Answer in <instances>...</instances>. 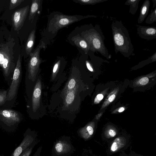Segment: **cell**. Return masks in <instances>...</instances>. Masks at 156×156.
<instances>
[{
  "mask_svg": "<svg viewBox=\"0 0 156 156\" xmlns=\"http://www.w3.org/2000/svg\"><path fill=\"white\" fill-rule=\"evenodd\" d=\"M111 28L115 53L119 52L126 58L134 55V49L128 31L122 21H113Z\"/></svg>",
  "mask_w": 156,
  "mask_h": 156,
  "instance_id": "1",
  "label": "cell"
},
{
  "mask_svg": "<svg viewBox=\"0 0 156 156\" xmlns=\"http://www.w3.org/2000/svg\"><path fill=\"white\" fill-rule=\"evenodd\" d=\"M81 37L88 43L90 51L98 52L107 59L111 57L104 43L105 37L98 24L95 27L90 26L89 28L81 33Z\"/></svg>",
  "mask_w": 156,
  "mask_h": 156,
  "instance_id": "2",
  "label": "cell"
},
{
  "mask_svg": "<svg viewBox=\"0 0 156 156\" xmlns=\"http://www.w3.org/2000/svg\"><path fill=\"white\" fill-rule=\"evenodd\" d=\"M22 76L21 60L19 54L14 70L12 81L8 89L6 102L4 107L11 108L14 105L17 98L18 88Z\"/></svg>",
  "mask_w": 156,
  "mask_h": 156,
  "instance_id": "3",
  "label": "cell"
},
{
  "mask_svg": "<svg viewBox=\"0 0 156 156\" xmlns=\"http://www.w3.org/2000/svg\"><path fill=\"white\" fill-rule=\"evenodd\" d=\"M96 17L94 15H88L84 16L76 15L68 16L64 14H56L49 21L48 30L52 33H54L62 28L83 19Z\"/></svg>",
  "mask_w": 156,
  "mask_h": 156,
  "instance_id": "4",
  "label": "cell"
},
{
  "mask_svg": "<svg viewBox=\"0 0 156 156\" xmlns=\"http://www.w3.org/2000/svg\"><path fill=\"white\" fill-rule=\"evenodd\" d=\"M16 66L9 48L7 46L0 47V67L6 80L12 78Z\"/></svg>",
  "mask_w": 156,
  "mask_h": 156,
  "instance_id": "5",
  "label": "cell"
},
{
  "mask_svg": "<svg viewBox=\"0 0 156 156\" xmlns=\"http://www.w3.org/2000/svg\"><path fill=\"white\" fill-rule=\"evenodd\" d=\"M74 151L70 137L63 136L54 142L52 154L53 156H68Z\"/></svg>",
  "mask_w": 156,
  "mask_h": 156,
  "instance_id": "6",
  "label": "cell"
},
{
  "mask_svg": "<svg viewBox=\"0 0 156 156\" xmlns=\"http://www.w3.org/2000/svg\"><path fill=\"white\" fill-rule=\"evenodd\" d=\"M22 118V114L17 111L11 108H0V122L7 126L17 124Z\"/></svg>",
  "mask_w": 156,
  "mask_h": 156,
  "instance_id": "7",
  "label": "cell"
},
{
  "mask_svg": "<svg viewBox=\"0 0 156 156\" xmlns=\"http://www.w3.org/2000/svg\"><path fill=\"white\" fill-rule=\"evenodd\" d=\"M44 46V43L43 42L41 43L37 46L34 51L30 55V58L28 64V71L30 79H32L35 76L40 64L43 62L40 55L41 49Z\"/></svg>",
  "mask_w": 156,
  "mask_h": 156,
  "instance_id": "8",
  "label": "cell"
},
{
  "mask_svg": "<svg viewBox=\"0 0 156 156\" xmlns=\"http://www.w3.org/2000/svg\"><path fill=\"white\" fill-rule=\"evenodd\" d=\"M27 5L16 10L12 16V25L15 31H18L23 27L29 11Z\"/></svg>",
  "mask_w": 156,
  "mask_h": 156,
  "instance_id": "9",
  "label": "cell"
},
{
  "mask_svg": "<svg viewBox=\"0 0 156 156\" xmlns=\"http://www.w3.org/2000/svg\"><path fill=\"white\" fill-rule=\"evenodd\" d=\"M37 135L30 131L26 135L20 145L15 150L11 156H19L23 151L36 141Z\"/></svg>",
  "mask_w": 156,
  "mask_h": 156,
  "instance_id": "10",
  "label": "cell"
},
{
  "mask_svg": "<svg viewBox=\"0 0 156 156\" xmlns=\"http://www.w3.org/2000/svg\"><path fill=\"white\" fill-rule=\"evenodd\" d=\"M137 34L141 38L148 41L156 38V27L136 25Z\"/></svg>",
  "mask_w": 156,
  "mask_h": 156,
  "instance_id": "11",
  "label": "cell"
},
{
  "mask_svg": "<svg viewBox=\"0 0 156 156\" xmlns=\"http://www.w3.org/2000/svg\"><path fill=\"white\" fill-rule=\"evenodd\" d=\"M95 123L92 122L80 129L77 132L79 136L85 140L90 139L93 136L94 129Z\"/></svg>",
  "mask_w": 156,
  "mask_h": 156,
  "instance_id": "12",
  "label": "cell"
},
{
  "mask_svg": "<svg viewBox=\"0 0 156 156\" xmlns=\"http://www.w3.org/2000/svg\"><path fill=\"white\" fill-rule=\"evenodd\" d=\"M72 40L75 45L82 49L85 54L90 51V47L87 41L81 36H76L73 37Z\"/></svg>",
  "mask_w": 156,
  "mask_h": 156,
  "instance_id": "13",
  "label": "cell"
},
{
  "mask_svg": "<svg viewBox=\"0 0 156 156\" xmlns=\"http://www.w3.org/2000/svg\"><path fill=\"white\" fill-rule=\"evenodd\" d=\"M150 5V2L149 0H145L143 2L140 8V13L137 20L138 23H143L148 15Z\"/></svg>",
  "mask_w": 156,
  "mask_h": 156,
  "instance_id": "14",
  "label": "cell"
},
{
  "mask_svg": "<svg viewBox=\"0 0 156 156\" xmlns=\"http://www.w3.org/2000/svg\"><path fill=\"white\" fill-rule=\"evenodd\" d=\"M126 140L123 136L116 138L112 142L110 147L112 152H115L124 147L126 144Z\"/></svg>",
  "mask_w": 156,
  "mask_h": 156,
  "instance_id": "15",
  "label": "cell"
},
{
  "mask_svg": "<svg viewBox=\"0 0 156 156\" xmlns=\"http://www.w3.org/2000/svg\"><path fill=\"white\" fill-rule=\"evenodd\" d=\"M35 37V30H34L30 33L26 44L25 50L27 54L30 55L32 52Z\"/></svg>",
  "mask_w": 156,
  "mask_h": 156,
  "instance_id": "16",
  "label": "cell"
},
{
  "mask_svg": "<svg viewBox=\"0 0 156 156\" xmlns=\"http://www.w3.org/2000/svg\"><path fill=\"white\" fill-rule=\"evenodd\" d=\"M41 1H42L40 0H32L28 17V19L30 20L33 19L40 7Z\"/></svg>",
  "mask_w": 156,
  "mask_h": 156,
  "instance_id": "17",
  "label": "cell"
},
{
  "mask_svg": "<svg viewBox=\"0 0 156 156\" xmlns=\"http://www.w3.org/2000/svg\"><path fill=\"white\" fill-rule=\"evenodd\" d=\"M141 0H127L124 4L129 6V12L133 15L135 14L137 10L139 2Z\"/></svg>",
  "mask_w": 156,
  "mask_h": 156,
  "instance_id": "18",
  "label": "cell"
},
{
  "mask_svg": "<svg viewBox=\"0 0 156 156\" xmlns=\"http://www.w3.org/2000/svg\"><path fill=\"white\" fill-rule=\"evenodd\" d=\"M118 132L115 127L111 125H108L104 132V136L107 138L114 137L117 134Z\"/></svg>",
  "mask_w": 156,
  "mask_h": 156,
  "instance_id": "19",
  "label": "cell"
},
{
  "mask_svg": "<svg viewBox=\"0 0 156 156\" xmlns=\"http://www.w3.org/2000/svg\"><path fill=\"white\" fill-rule=\"evenodd\" d=\"M108 0H74V2L83 5H92L104 2Z\"/></svg>",
  "mask_w": 156,
  "mask_h": 156,
  "instance_id": "20",
  "label": "cell"
},
{
  "mask_svg": "<svg viewBox=\"0 0 156 156\" xmlns=\"http://www.w3.org/2000/svg\"><path fill=\"white\" fill-rule=\"evenodd\" d=\"M156 22V7L152 9L151 13L146 18L145 23L150 24Z\"/></svg>",
  "mask_w": 156,
  "mask_h": 156,
  "instance_id": "21",
  "label": "cell"
},
{
  "mask_svg": "<svg viewBox=\"0 0 156 156\" xmlns=\"http://www.w3.org/2000/svg\"><path fill=\"white\" fill-rule=\"evenodd\" d=\"M8 90L0 89V107H4L6 102Z\"/></svg>",
  "mask_w": 156,
  "mask_h": 156,
  "instance_id": "22",
  "label": "cell"
},
{
  "mask_svg": "<svg viewBox=\"0 0 156 156\" xmlns=\"http://www.w3.org/2000/svg\"><path fill=\"white\" fill-rule=\"evenodd\" d=\"M41 94V90L38 87L35 88L33 92L32 100V108L34 106L37 98L40 96Z\"/></svg>",
  "mask_w": 156,
  "mask_h": 156,
  "instance_id": "23",
  "label": "cell"
},
{
  "mask_svg": "<svg viewBox=\"0 0 156 156\" xmlns=\"http://www.w3.org/2000/svg\"><path fill=\"white\" fill-rule=\"evenodd\" d=\"M36 144L37 141H36L29 147L25 149L19 156H30Z\"/></svg>",
  "mask_w": 156,
  "mask_h": 156,
  "instance_id": "24",
  "label": "cell"
},
{
  "mask_svg": "<svg viewBox=\"0 0 156 156\" xmlns=\"http://www.w3.org/2000/svg\"><path fill=\"white\" fill-rule=\"evenodd\" d=\"M117 91H115L111 92L105 101L104 102L102 106L103 107H104L108 105L109 103L113 101L115 98L116 97V94Z\"/></svg>",
  "mask_w": 156,
  "mask_h": 156,
  "instance_id": "25",
  "label": "cell"
},
{
  "mask_svg": "<svg viewBox=\"0 0 156 156\" xmlns=\"http://www.w3.org/2000/svg\"><path fill=\"white\" fill-rule=\"evenodd\" d=\"M24 0H11L10 1L9 9L12 10L19 5Z\"/></svg>",
  "mask_w": 156,
  "mask_h": 156,
  "instance_id": "26",
  "label": "cell"
},
{
  "mask_svg": "<svg viewBox=\"0 0 156 156\" xmlns=\"http://www.w3.org/2000/svg\"><path fill=\"white\" fill-rule=\"evenodd\" d=\"M74 94L73 92H70L67 95L66 97V102L68 104H71L73 101Z\"/></svg>",
  "mask_w": 156,
  "mask_h": 156,
  "instance_id": "27",
  "label": "cell"
},
{
  "mask_svg": "<svg viewBox=\"0 0 156 156\" xmlns=\"http://www.w3.org/2000/svg\"><path fill=\"white\" fill-rule=\"evenodd\" d=\"M149 81L148 78L146 77L141 78L139 80V83L141 85H145L147 84Z\"/></svg>",
  "mask_w": 156,
  "mask_h": 156,
  "instance_id": "28",
  "label": "cell"
},
{
  "mask_svg": "<svg viewBox=\"0 0 156 156\" xmlns=\"http://www.w3.org/2000/svg\"><path fill=\"white\" fill-rule=\"evenodd\" d=\"M76 82L75 80L73 79H71L69 82L68 87L69 89L73 88L75 86Z\"/></svg>",
  "mask_w": 156,
  "mask_h": 156,
  "instance_id": "29",
  "label": "cell"
},
{
  "mask_svg": "<svg viewBox=\"0 0 156 156\" xmlns=\"http://www.w3.org/2000/svg\"><path fill=\"white\" fill-rule=\"evenodd\" d=\"M103 95L102 94H98L94 100V103H98L103 98Z\"/></svg>",
  "mask_w": 156,
  "mask_h": 156,
  "instance_id": "30",
  "label": "cell"
},
{
  "mask_svg": "<svg viewBox=\"0 0 156 156\" xmlns=\"http://www.w3.org/2000/svg\"><path fill=\"white\" fill-rule=\"evenodd\" d=\"M60 61L59 60L57 61L54 64L53 69V73H55L57 71L60 64Z\"/></svg>",
  "mask_w": 156,
  "mask_h": 156,
  "instance_id": "31",
  "label": "cell"
},
{
  "mask_svg": "<svg viewBox=\"0 0 156 156\" xmlns=\"http://www.w3.org/2000/svg\"><path fill=\"white\" fill-rule=\"evenodd\" d=\"M85 62L86 66L87 69L91 72H93V69L90 62L88 60H86Z\"/></svg>",
  "mask_w": 156,
  "mask_h": 156,
  "instance_id": "32",
  "label": "cell"
},
{
  "mask_svg": "<svg viewBox=\"0 0 156 156\" xmlns=\"http://www.w3.org/2000/svg\"><path fill=\"white\" fill-rule=\"evenodd\" d=\"M42 149V147H39L33 156H40Z\"/></svg>",
  "mask_w": 156,
  "mask_h": 156,
  "instance_id": "33",
  "label": "cell"
},
{
  "mask_svg": "<svg viewBox=\"0 0 156 156\" xmlns=\"http://www.w3.org/2000/svg\"><path fill=\"white\" fill-rule=\"evenodd\" d=\"M153 3V8H154L156 7V0H152Z\"/></svg>",
  "mask_w": 156,
  "mask_h": 156,
  "instance_id": "34",
  "label": "cell"
},
{
  "mask_svg": "<svg viewBox=\"0 0 156 156\" xmlns=\"http://www.w3.org/2000/svg\"><path fill=\"white\" fill-rule=\"evenodd\" d=\"M125 110V108L123 107H121L119 108L118 110V112H123Z\"/></svg>",
  "mask_w": 156,
  "mask_h": 156,
  "instance_id": "35",
  "label": "cell"
},
{
  "mask_svg": "<svg viewBox=\"0 0 156 156\" xmlns=\"http://www.w3.org/2000/svg\"></svg>",
  "mask_w": 156,
  "mask_h": 156,
  "instance_id": "36",
  "label": "cell"
}]
</instances>
